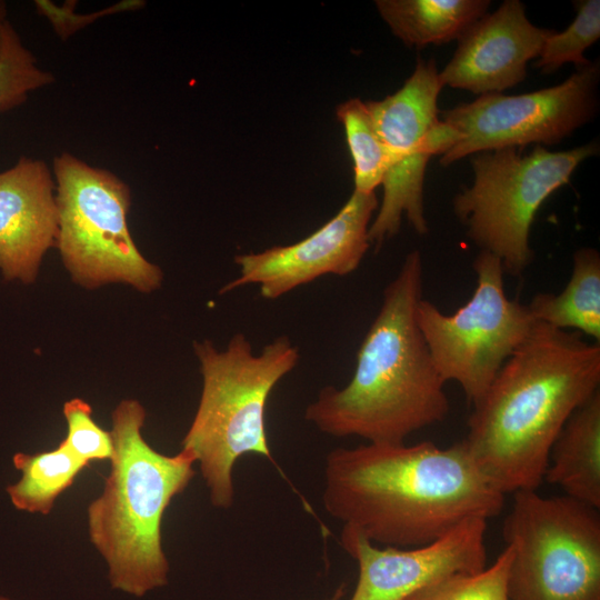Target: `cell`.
Returning a JSON list of instances; mask_svg holds the SVG:
<instances>
[{
  "label": "cell",
  "mask_w": 600,
  "mask_h": 600,
  "mask_svg": "<svg viewBox=\"0 0 600 600\" xmlns=\"http://www.w3.org/2000/svg\"><path fill=\"white\" fill-rule=\"evenodd\" d=\"M599 79V63L591 62L553 87L517 96L482 94L440 111L459 136L440 156V164L483 151L561 142L596 116Z\"/></svg>",
  "instance_id": "11"
},
{
  "label": "cell",
  "mask_w": 600,
  "mask_h": 600,
  "mask_svg": "<svg viewBox=\"0 0 600 600\" xmlns=\"http://www.w3.org/2000/svg\"><path fill=\"white\" fill-rule=\"evenodd\" d=\"M7 21H8L7 20V6L3 1H0V47H1L2 29Z\"/></svg>",
  "instance_id": "26"
},
{
  "label": "cell",
  "mask_w": 600,
  "mask_h": 600,
  "mask_svg": "<svg viewBox=\"0 0 600 600\" xmlns=\"http://www.w3.org/2000/svg\"><path fill=\"white\" fill-rule=\"evenodd\" d=\"M58 233L56 247L71 280L88 290L121 283L150 293L162 270L134 243L128 213L131 192L112 172L64 152L53 159Z\"/></svg>",
  "instance_id": "6"
},
{
  "label": "cell",
  "mask_w": 600,
  "mask_h": 600,
  "mask_svg": "<svg viewBox=\"0 0 600 600\" xmlns=\"http://www.w3.org/2000/svg\"><path fill=\"white\" fill-rule=\"evenodd\" d=\"M143 3L144 2L140 0H124L103 10L86 13L84 16L74 13V2L70 1L58 7L51 1L38 0L36 1V8L40 14L44 16L50 21L56 33L61 39H67L98 18L119 11L136 10L143 6Z\"/></svg>",
  "instance_id": "25"
},
{
  "label": "cell",
  "mask_w": 600,
  "mask_h": 600,
  "mask_svg": "<svg viewBox=\"0 0 600 600\" xmlns=\"http://www.w3.org/2000/svg\"><path fill=\"white\" fill-rule=\"evenodd\" d=\"M322 502L330 517L372 543L412 548L469 518L498 516L504 494L463 440L448 448L367 442L327 454Z\"/></svg>",
  "instance_id": "1"
},
{
  "label": "cell",
  "mask_w": 600,
  "mask_h": 600,
  "mask_svg": "<svg viewBox=\"0 0 600 600\" xmlns=\"http://www.w3.org/2000/svg\"><path fill=\"white\" fill-rule=\"evenodd\" d=\"M57 233L52 170L42 160L20 157L0 172V272L4 280L33 283Z\"/></svg>",
  "instance_id": "15"
},
{
  "label": "cell",
  "mask_w": 600,
  "mask_h": 600,
  "mask_svg": "<svg viewBox=\"0 0 600 600\" xmlns=\"http://www.w3.org/2000/svg\"><path fill=\"white\" fill-rule=\"evenodd\" d=\"M533 319L561 330L574 329L600 342V254L583 247L573 254L570 280L559 294L538 293L527 304Z\"/></svg>",
  "instance_id": "18"
},
{
  "label": "cell",
  "mask_w": 600,
  "mask_h": 600,
  "mask_svg": "<svg viewBox=\"0 0 600 600\" xmlns=\"http://www.w3.org/2000/svg\"><path fill=\"white\" fill-rule=\"evenodd\" d=\"M599 384L600 344L536 321L473 406L469 453L504 496L537 490L558 433Z\"/></svg>",
  "instance_id": "2"
},
{
  "label": "cell",
  "mask_w": 600,
  "mask_h": 600,
  "mask_svg": "<svg viewBox=\"0 0 600 600\" xmlns=\"http://www.w3.org/2000/svg\"><path fill=\"white\" fill-rule=\"evenodd\" d=\"M52 81V74L38 66L34 56L7 21L0 47V112L20 106L30 92Z\"/></svg>",
  "instance_id": "22"
},
{
  "label": "cell",
  "mask_w": 600,
  "mask_h": 600,
  "mask_svg": "<svg viewBox=\"0 0 600 600\" xmlns=\"http://www.w3.org/2000/svg\"><path fill=\"white\" fill-rule=\"evenodd\" d=\"M193 351L202 389L182 449L194 454L212 506L229 509L238 459L250 453L271 459L267 402L276 384L296 368L300 353L288 337L280 336L254 354L240 332L222 350L203 340L193 343Z\"/></svg>",
  "instance_id": "5"
},
{
  "label": "cell",
  "mask_w": 600,
  "mask_h": 600,
  "mask_svg": "<svg viewBox=\"0 0 600 600\" xmlns=\"http://www.w3.org/2000/svg\"><path fill=\"white\" fill-rule=\"evenodd\" d=\"M336 114L344 128L353 160L354 190L374 192L388 169V154L367 103L358 98L350 99L337 107Z\"/></svg>",
  "instance_id": "20"
},
{
  "label": "cell",
  "mask_w": 600,
  "mask_h": 600,
  "mask_svg": "<svg viewBox=\"0 0 600 600\" xmlns=\"http://www.w3.org/2000/svg\"><path fill=\"white\" fill-rule=\"evenodd\" d=\"M442 88L434 60L418 57L412 74L398 91L380 101H366L388 154L382 202L368 232L377 249L399 232L403 216L417 233L428 232L423 206L427 163L459 138L440 118Z\"/></svg>",
  "instance_id": "10"
},
{
  "label": "cell",
  "mask_w": 600,
  "mask_h": 600,
  "mask_svg": "<svg viewBox=\"0 0 600 600\" xmlns=\"http://www.w3.org/2000/svg\"><path fill=\"white\" fill-rule=\"evenodd\" d=\"M421 299L422 259L413 250L383 290L352 378L342 388L323 387L304 410L307 421L337 438L403 443L447 417L444 381L416 320Z\"/></svg>",
  "instance_id": "3"
},
{
  "label": "cell",
  "mask_w": 600,
  "mask_h": 600,
  "mask_svg": "<svg viewBox=\"0 0 600 600\" xmlns=\"http://www.w3.org/2000/svg\"><path fill=\"white\" fill-rule=\"evenodd\" d=\"M0 600H11V599H9L7 597H3V596H0Z\"/></svg>",
  "instance_id": "28"
},
{
  "label": "cell",
  "mask_w": 600,
  "mask_h": 600,
  "mask_svg": "<svg viewBox=\"0 0 600 600\" xmlns=\"http://www.w3.org/2000/svg\"><path fill=\"white\" fill-rule=\"evenodd\" d=\"M511 548L506 546L489 567L473 573L450 576L406 600H511L508 590Z\"/></svg>",
  "instance_id": "23"
},
{
  "label": "cell",
  "mask_w": 600,
  "mask_h": 600,
  "mask_svg": "<svg viewBox=\"0 0 600 600\" xmlns=\"http://www.w3.org/2000/svg\"><path fill=\"white\" fill-rule=\"evenodd\" d=\"M576 7L577 16L570 26L561 32L553 30L546 39L534 63L541 73H552L568 62L577 70L591 63L584 51L600 37V1H579Z\"/></svg>",
  "instance_id": "21"
},
{
  "label": "cell",
  "mask_w": 600,
  "mask_h": 600,
  "mask_svg": "<svg viewBox=\"0 0 600 600\" xmlns=\"http://www.w3.org/2000/svg\"><path fill=\"white\" fill-rule=\"evenodd\" d=\"M511 600H600V516L568 496L514 492L503 523Z\"/></svg>",
  "instance_id": "8"
},
{
  "label": "cell",
  "mask_w": 600,
  "mask_h": 600,
  "mask_svg": "<svg viewBox=\"0 0 600 600\" xmlns=\"http://www.w3.org/2000/svg\"><path fill=\"white\" fill-rule=\"evenodd\" d=\"M13 466L21 472L20 480L7 487L16 509L48 514L57 498L72 486L87 463L60 444L50 451L18 452Z\"/></svg>",
  "instance_id": "19"
},
{
  "label": "cell",
  "mask_w": 600,
  "mask_h": 600,
  "mask_svg": "<svg viewBox=\"0 0 600 600\" xmlns=\"http://www.w3.org/2000/svg\"><path fill=\"white\" fill-rule=\"evenodd\" d=\"M392 33L406 46L422 48L458 40L487 13L488 0H377Z\"/></svg>",
  "instance_id": "17"
},
{
  "label": "cell",
  "mask_w": 600,
  "mask_h": 600,
  "mask_svg": "<svg viewBox=\"0 0 600 600\" xmlns=\"http://www.w3.org/2000/svg\"><path fill=\"white\" fill-rule=\"evenodd\" d=\"M598 151L591 142L566 151L536 146L529 153L503 148L472 154L474 179L453 198V212L481 251L498 257L504 273L519 277L533 259L529 234L539 208Z\"/></svg>",
  "instance_id": "7"
},
{
  "label": "cell",
  "mask_w": 600,
  "mask_h": 600,
  "mask_svg": "<svg viewBox=\"0 0 600 600\" xmlns=\"http://www.w3.org/2000/svg\"><path fill=\"white\" fill-rule=\"evenodd\" d=\"M544 480L600 508V391L572 412L553 441Z\"/></svg>",
  "instance_id": "16"
},
{
  "label": "cell",
  "mask_w": 600,
  "mask_h": 600,
  "mask_svg": "<svg viewBox=\"0 0 600 600\" xmlns=\"http://www.w3.org/2000/svg\"><path fill=\"white\" fill-rule=\"evenodd\" d=\"M378 206L376 192L353 190L339 212L304 239L237 254L234 262L240 273L219 293L258 284L262 298L276 300L322 276L352 273L371 247L368 232Z\"/></svg>",
  "instance_id": "12"
},
{
  "label": "cell",
  "mask_w": 600,
  "mask_h": 600,
  "mask_svg": "<svg viewBox=\"0 0 600 600\" xmlns=\"http://www.w3.org/2000/svg\"><path fill=\"white\" fill-rule=\"evenodd\" d=\"M487 522L469 518L439 539L412 548H379L343 527L341 546L359 567L350 600H406L450 576L480 571L487 567Z\"/></svg>",
  "instance_id": "13"
},
{
  "label": "cell",
  "mask_w": 600,
  "mask_h": 600,
  "mask_svg": "<svg viewBox=\"0 0 600 600\" xmlns=\"http://www.w3.org/2000/svg\"><path fill=\"white\" fill-rule=\"evenodd\" d=\"M146 417L134 399L113 410L110 472L88 507L89 537L108 564L111 588L134 597L168 583L162 518L196 474L197 462L187 449L166 456L151 448L141 433Z\"/></svg>",
  "instance_id": "4"
},
{
  "label": "cell",
  "mask_w": 600,
  "mask_h": 600,
  "mask_svg": "<svg viewBox=\"0 0 600 600\" xmlns=\"http://www.w3.org/2000/svg\"><path fill=\"white\" fill-rule=\"evenodd\" d=\"M63 417L67 421V437L61 441L78 459L89 466L92 461L110 460L113 441L110 431L100 428L92 418L91 406L73 398L64 402Z\"/></svg>",
  "instance_id": "24"
},
{
  "label": "cell",
  "mask_w": 600,
  "mask_h": 600,
  "mask_svg": "<svg viewBox=\"0 0 600 600\" xmlns=\"http://www.w3.org/2000/svg\"><path fill=\"white\" fill-rule=\"evenodd\" d=\"M552 31L532 24L522 2L506 0L458 39L440 80L480 96L502 93L524 80L528 62L539 57Z\"/></svg>",
  "instance_id": "14"
},
{
  "label": "cell",
  "mask_w": 600,
  "mask_h": 600,
  "mask_svg": "<svg viewBox=\"0 0 600 600\" xmlns=\"http://www.w3.org/2000/svg\"><path fill=\"white\" fill-rule=\"evenodd\" d=\"M472 267L477 286L466 304L444 314L421 299L416 320L440 378L456 381L473 407L536 320L527 304L507 297L498 257L480 250Z\"/></svg>",
  "instance_id": "9"
},
{
  "label": "cell",
  "mask_w": 600,
  "mask_h": 600,
  "mask_svg": "<svg viewBox=\"0 0 600 600\" xmlns=\"http://www.w3.org/2000/svg\"><path fill=\"white\" fill-rule=\"evenodd\" d=\"M342 593H343V590L342 588H340L339 590H337V592L333 594V597L330 600H339Z\"/></svg>",
  "instance_id": "27"
}]
</instances>
